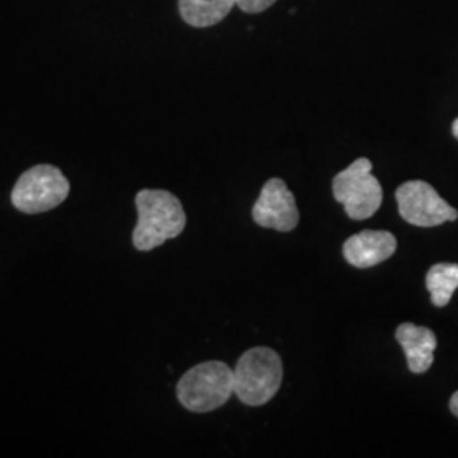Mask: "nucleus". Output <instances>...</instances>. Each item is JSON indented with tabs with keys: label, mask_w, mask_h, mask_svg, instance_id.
Segmentation results:
<instances>
[{
	"label": "nucleus",
	"mask_w": 458,
	"mask_h": 458,
	"mask_svg": "<svg viewBox=\"0 0 458 458\" xmlns=\"http://www.w3.org/2000/svg\"><path fill=\"white\" fill-rule=\"evenodd\" d=\"M450 411L458 418V391L450 397Z\"/></svg>",
	"instance_id": "ddd939ff"
},
{
	"label": "nucleus",
	"mask_w": 458,
	"mask_h": 458,
	"mask_svg": "<svg viewBox=\"0 0 458 458\" xmlns=\"http://www.w3.org/2000/svg\"><path fill=\"white\" fill-rule=\"evenodd\" d=\"M452 132H454V136L458 140V117L454 121V124H452Z\"/></svg>",
	"instance_id": "4468645a"
},
{
	"label": "nucleus",
	"mask_w": 458,
	"mask_h": 458,
	"mask_svg": "<svg viewBox=\"0 0 458 458\" xmlns=\"http://www.w3.org/2000/svg\"><path fill=\"white\" fill-rule=\"evenodd\" d=\"M395 340L403 346L412 374H425L429 370L438 346L437 335L429 327L403 323L395 329Z\"/></svg>",
	"instance_id": "1a4fd4ad"
},
{
	"label": "nucleus",
	"mask_w": 458,
	"mask_h": 458,
	"mask_svg": "<svg viewBox=\"0 0 458 458\" xmlns=\"http://www.w3.org/2000/svg\"><path fill=\"white\" fill-rule=\"evenodd\" d=\"M253 221L262 228L293 231L299 225L295 197L282 179H270L263 185L259 200L253 206Z\"/></svg>",
	"instance_id": "0eeeda50"
},
{
	"label": "nucleus",
	"mask_w": 458,
	"mask_h": 458,
	"mask_svg": "<svg viewBox=\"0 0 458 458\" xmlns=\"http://www.w3.org/2000/svg\"><path fill=\"white\" fill-rule=\"evenodd\" d=\"M236 0H179L181 16L192 28H211L228 16Z\"/></svg>",
	"instance_id": "9d476101"
},
{
	"label": "nucleus",
	"mask_w": 458,
	"mask_h": 458,
	"mask_svg": "<svg viewBox=\"0 0 458 458\" xmlns=\"http://www.w3.org/2000/svg\"><path fill=\"white\" fill-rule=\"evenodd\" d=\"M233 372L236 397L246 406H263L280 389L284 365L277 352L257 346L240 357Z\"/></svg>",
	"instance_id": "f03ea898"
},
{
	"label": "nucleus",
	"mask_w": 458,
	"mask_h": 458,
	"mask_svg": "<svg viewBox=\"0 0 458 458\" xmlns=\"http://www.w3.org/2000/svg\"><path fill=\"white\" fill-rule=\"evenodd\" d=\"M397 240L389 231L365 229L344 242L346 262L357 268H370L386 262L395 253Z\"/></svg>",
	"instance_id": "6e6552de"
},
{
	"label": "nucleus",
	"mask_w": 458,
	"mask_h": 458,
	"mask_svg": "<svg viewBox=\"0 0 458 458\" xmlns=\"http://www.w3.org/2000/svg\"><path fill=\"white\" fill-rule=\"evenodd\" d=\"M426 289L437 308H445L458 289V263H437L426 274Z\"/></svg>",
	"instance_id": "9b49d317"
},
{
	"label": "nucleus",
	"mask_w": 458,
	"mask_h": 458,
	"mask_svg": "<svg viewBox=\"0 0 458 458\" xmlns=\"http://www.w3.org/2000/svg\"><path fill=\"white\" fill-rule=\"evenodd\" d=\"M333 196L353 221L372 217L382 206V187L372 175V162L359 158L333 179Z\"/></svg>",
	"instance_id": "20e7f679"
},
{
	"label": "nucleus",
	"mask_w": 458,
	"mask_h": 458,
	"mask_svg": "<svg viewBox=\"0 0 458 458\" xmlns=\"http://www.w3.org/2000/svg\"><path fill=\"white\" fill-rule=\"evenodd\" d=\"M234 393V372L225 361H204L182 376L177 397L185 410L211 412L228 403Z\"/></svg>",
	"instance_id": "7ed1b4c3"
},
{
	"label": "nucleus",
	"mask_w": 458,
	"mask_h": 458,
	"mask_svg": "<svg viewBox=\"0 0 458 458\" xmlns=\"http://www.w3.org/2000/svg\"><path fill=\"white\" fill-rule=\"evenodd\" d=\"M70 194V182L53 165H36L16 182L11 200L21 213L39 214L58 208Z\"/></svg>",
	"instance_id": "39448f33"
},
{
	"label": "nucleus",
	"mask_w": 458,
	"mask_h": 458,
	"mask_svg": "<svg viewBox=\"0 0 458 458\" xmlns=\"http://www.w3.org/2000/svg\"><path fill=\"white\" fill-rule=\"evenodd\" d=\"M136 209L138 225L132 231V245L140 251H151L185 229L187 216L182 202L168 191H140Z\"/></svg>",
	"instance_id": "f257e3e1"
},
{
	"label": "nucleus",
	"mask_w": 458,
	"mask_h": 458,
	"mask_svg": "<svg viewBox=\"0 0 458 458\" xmlns=\"http://www.w3.org/2000/svg\"><path fill=\"white\" fill-rule=\"evenodd\" d=\"M395 200L403 219L420 228L440 226L458 217L457 209L443 200L428 182L410 181L403 183L395 191Z\"/></svg>",
	"instance_id": "423d86ee"
},
{
	"label": "nucleus",
	"mask_w": 458,
	"mask_h": 458,
	"mask_svg": "<svg viewBox=\"0 0 458 458\" xmlns=\"http://www.w3.org/2000/svg\"><path fill=\"white\" fill-rule=\"evenodd\" d=\"M276 2L277 0H236V5L246 14H260Z\"/></svg>",
	"instance_id": "f8f14e48"
}]
</instances>
